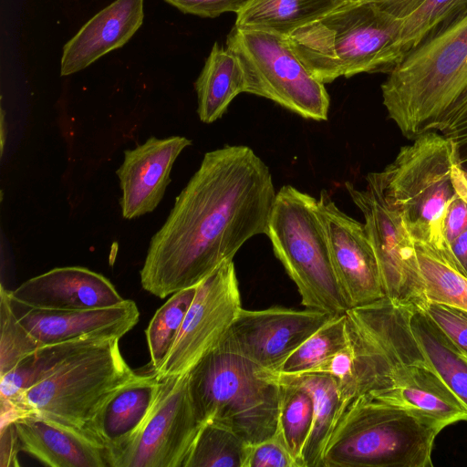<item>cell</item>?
Instances as JSON below:
<instances>
[{"label": "cell", "instance_id": "obj_1", "mask_svg": "<svg viewBox=\"0 0 467 467\" xmlns=\"http://www.w3.org/2000/svg\"><path fill=\"white\" fill-rule=\"evenodd\" d=\"M275 195L268 166L250 147L206 152L151 237L143 289L165 298L197 285L246 241L266 234Z\"/></svg>", "mask_w": 467, "mask_h": 467}, {"label": "cell", "instance_id": "obj_2", "mask_svg": "<svg viewBox=\"0 0 467 467\" xmlns=\"http://www.w3.org/2000/svg\"><path fill=\"white\" fill-rule=\"evenodd\" d=\"M347 325L381 354L388 370L384 388L369 397L421 413L445 427L467 420V408L441 379L418 344L407 306L383 297L351 307Z\"/></svg>", "mask_w": 467, "mask_h": 467}, {"label": "cell", "instance_id": "obj_3", "mask_svg": "<svg viewBox=\"0 0 467 467\" xmlns=\"http://www.w3.org/2000/svg\"><path fill=\"white\" fill-rule=\"evenodd\" d=\"M412 140L384 170L369 174L413 241L449 253L444 219L451 202L467 194V173L453 142L444 135L427 131Z\"/></svg>", "mask_w": 467, "mask_h": 467}, {"label": "cell", "instance_id": "obj_4", "mask_svg": "<svg viewBox=\"0 0 467 467\" xmlns=\"http://www.w3.org/2000/svg\"><path fill=\"white\" fill-rule=\"evenodd\" d=\"M402 20L373 4L342 3L288 36L290 47L324 84L339 77L388 72L402 59L398 41Z\"/></svg>", "mask_w": 467, "mask_h": 467}, {"label": "cell", "instance_id": "obj_5", "mask_svg": "<svg viewBox=\"0 0 467 467\" xmlns=\"http://www.w3.org/2000/svg\"><path fill=\"white\" fill-rule=\"evenodd\" d=\"M467 88V11L410 51L381 85L383 105L410 140L434 127Z\"/></svg>", "mask_w": 467, "mask_h": 467}, {"label": "cell", "instance_id": "obj_6", "mask_svg": "<svg viewBox=\"0 0 467 467\" xmlns=\"http://www.w3.org/2000/svg\"><path fill=\"white\" fill-rule=\"evenodd\" d=\"M444 428L421 413L358 395L337 421L322 467H432L433 443Z\"/></svg>", "mask_w": 467, "mask_h": 467}, {"label": "cell", "instance_id": "obj_7", "mask_svg": "<svg viewBox=\"0 0 467 467\" xmlns=\"http://www.w3.org/2000/svg\"><path fill=\"white\" fill-rule=\"evenodd\" d=\"M199 420L225 426L246 443L274 436L281 386L246 358L216 348L188 371Z\"/></svg>", "mask_w": 467, "mask_h": 467}, {"label": "cell", "instance_id": "obj_8", "mask_svg": "<svg viewBox=\"0 0 467 467\" xmlns=\"http://www.w3.org/2000/svg\"><path fill=\"white\" fill-rule=\"evenodd\" d=\"M266 235L302 305L331 315L351 308L333 267L315 197L284 185L276 192Z\"/></svg>", "mask_w": 467, "mask_h": 467}, {"label": "cell", "instance_id": "obj_9", "mask_svg": "<svg viewBox=\"0 0 467 467\" xmlns=\"http://www.w3.org/2000/svg\"><path fill=\"white\" fill-rule=\"evenodd\" d=\"M119 340L80 353L16 400H1V422L36 413L84 430L98 405L135 374L120 352Z\"/></svg>", "mask_w": 467, "mask_h": 467}, {"label": "cell", "instance_id": "obj_10", "mask_svg": "<svg viewBox=\"0 0 467 467\" xmlns=\"http://www.w3.org/2000/svg\"><path fill=\"white\" fill-rule=\"evenodd\" d=\"M226 48L241 63L245 93L270 99L306 119H327L330 99L325 84L310 73L285 36L234 26Z\"/></svg>", "mask_w": 467, "mask_h": 467}, {"label": "cell", "instance_id": "obj_11", "mask_svg": "<svg viewBox=\"0 0 467 467\" xmlns=\"http://www.w3.org/2000/svg\"><path fill=\"white\" fill-rule=\"evenodd\" d=\"M365 189L345 183L364 217V226L380 272L385 297L423 308L428 303L414 241L400 214L384 199L368 173Z\"/></svg>", "mask_w": 467, "mask_h": 467}, {"label": "cell", "instance_id": "obj_12", "mask_svg": "<svg viewBox=\"0 0 467 467\" xmlns=\"http://www.w3.org/2000/svg\"><path fill=\"white\" fill-rule=\"evenodd\" d=\"M233 260L200 282L176 340L160 369V379L190 371L215 349L242 309Z\"/></svg>", "mask_w": 467, "mask_h": 467}, {"label": "cell", "instance_id": "obj_13", "mask_svg": "<svg viewBox=\"0 0 467 467\" xmlns=\"http://www.w3.org/2000/svg\"><path fill=\"white\" fill-rule=\"evenodd\" d=\"M202 424L191 397L188 372L165 378L141 429L110 467H184Z\"/></svg>", "mask_w": 467, "mask_h": 467}, {"label": "cell", "instance_id": "obj_14", "mask_svg": "<svg viewBox=\"0 0 467 467\" xmlns=\"http://www.w3.org/2000/svg\"><path fill=\"white\" fill-rule=\"evenodd\" d=\"M334 316L306 308H242L217 348L266 370H276L313 333Z\"/></svg>", "mask_w": 467, "mask_h": 467}, {"label": "cell", "instance_id": "obj_15", "mask_svg": "<svg viewBox=\"0 0 467 467\" xmlns=\"http://www.w3.org/2000/svg\"><path fill=\"white\" fill-rule=\"evenodd\" d=\"M337 281L351 307L385 297L378 262L364 223L341 211L326 190L317 199Z\"/></svg>", "mask_w": 467, "mask_h": 467}, {"label": "cell", "instance_id": "obj_16", "mask_svg": "<svg viewBox=\"0 0 467 467\" xmlns=\"http://www.w3.org/2000/svg\"><path fill=\"white\" fill-rule=\"evenodd\" d=\"M190 145L192 140L182 136L150 137L144 143L124 151L123 162L116 173L125 219H134L156 209L171 182L176 159Z\"/></svg>", "mask_w": 467, "mask_h": 467}, {"label": "cell", "instance_id": "obj_17", "mask_svg": "<svg viewBox=\"0 0 467 467\" xmlns=\"http://www.w3.org/2000/svg\"><path fill=\"white\" fill-rule=\"evenodd\" d=\"M11 300L36 309L109 307L125 301L104 275L82 266L53 268L9 291Z\"/></svg>", "mask_w": 467, "mask_h": 467}, {"label": "cell", "instance_id": "obj_18", "mask_svg": "<svg viewBox=\"0 0 467 467\" xmlns=\"http://www.w3.org/2000/svg\"><path fill=\"white\" fill-rule=\"evenodd\" d=\"M161 382L154 373H135L111 391L89 417L84 430L102 445L109 466L141 429Z\"/></svg>", "mask_w": 467, "mask_h": 467}, {"label": "cell", "instance_id": "obj_19", "mask_svg": "<svg viewBox=\"0 0 467 467\" xmlns=\"http://www.w3.org/2000/svg\"><path fill=\"white\" fill-rule=\"evenodd\" d=\"M12 305L19 322L42 346L90 336L121 338L140 318L136 303L130 299L109 307L78 310L29 308L13 301Z\"/></svg>", "mask_w": 467, "mask_h": 467}, {"label": "cell", "instance_id": "obj_20", "mask_svg": "<svg viewBox=\"0 0 467 467\" xmlns=\"http://www.w3.org/2000/svg\"><path fill=\"white\" fill-rule=\"evenodd\" d=\"M20 449L50 467H106L105 450L86 431L36 413L13 421Z\"/></svg>", "mask_w": 467, "mask_h": 467}, {"label": "cell", "instance_id": "obj_21", "mask_svg": "<svg viewBox=\"0 0 467 467\" xmlns=\"http://www.w3.org/2000/svg\"><path fill=\"white\" fill-rule=\"evenodd\" d=\"M143 20L144 0H114L64 45L60 76L81 71L106 54L122 47L140 28Z\"/></svg>", "mask_w": 467, "mask_h": 467}, {"label": "cell", "instance_id": "obj_22", "mask_svg": "<svg viewBox=\"0 0 467 467\" xmlns=\"http://www.w3.org/2000/svg\"><path fill=\"white\" fill-rule=\"evenodd\" d=\"M263 374L277 383L295 385L309 392L314 402V420L302 451L304 467H322L330 436L347 406L336 380L323 374L288 375L262 368Z\"/></svg>", "mask_w": 467, "mask_h": 467}, {"label": "cell", "instance_id": "obj_23", "mask_svg": "<svg viewBox=\"0 0 467 467\" xmlns=\"http://www.w3.org/2000/svg\"><path fill=\"white\" fill-rule=\"evenodd\" d=\"M194 88L200 120L210 124L219 119L233 99L245 92L244 74L237 57L226 47L214 43Z\"/></svg>", "mask_w": 467, "mask_h": 467}, {"label": "cell", "instance_id": "obj_24", "mask_svg": "<svg viewBox=\"0 0 467 467\" xmlns=\"http://www.w3.org/2000/svg\"><path fill=\"white\" fill-rule=\"evenodd\" d=\"M113 338L118 337L90 336L40 347L0 376L1 400H16L25 390L55 374L76 356Z\"/></svg>", "mask_w": 467, "mask_h": 467}, {"label": "cell", "instance_id": "obj_25", "mask_svg": "<svg viewBox=\"0 0 467 467\" xmlns=\"http://www.w3.org/2000/svg\"><path fill=\"white\" fill-rule=\"evenodd\" d=\"M406 306L410 327L425 357L467 408V356L423 309Z\"/></svg>", "mask_w": 467, "mask_h": 467}, {"label": "cell", "instance_id": "obj_26", "mask_svg": "<svg viewBox=\"0 0 467 467\" xmlns=\"http://www.w3.org/2000/svg\"><path fill=\"white\" fill-rule=\"evenodd\" d=\"M342 3L338 0H250L234 26L288 36Z\"/></svg>", "mask_w": 467, "mask_h": 467}, {"label": "cell", "instance_id": "obj_27", "mask_svg": "<svg viewBox=\"0 0 467 467\" xmlns=\"http://www.w3.org/2000/svg\"><path fill=\"white\" fill-rule=\"evenodd\" d=\"M414 244L428 302L467 310V277L451 254L423 243Z\"/></svg>", "mask_w": 467, "mask_h": 467}, {"label": "cell", "instance_id": "obj_28", "mask_svg": "<svg viewBox=\"0 0 467 467\" xmlns=\"http://www.w3.org/2000/svg\"><path fill=\"white\" fill-rule=\"evenodd\" d=\"M197 285L172 294L151 317L145 330L151 373L160 369L171 349L195 296Z\"/></svg>", "mask_w": 467, "mask_h": 467}, {"label": "cell", "instance_id": "obj_29", "mask_svg": "<svg viewBox=\"0 0 467 467\" xmlns=\"http://www.w3.org/2000/svg\"><path fill=\"white\" fill-rule=\"evenodd\" d=\"M247 445L230 429L208 420L201 427L184 467H244Z\"/></svg>", "mask_w": 467, "mask_h": 467}, {"label": "cell", "instance_id": "obj_30", "mask_svg": "<svg viewBox=\"0 0 467 467\" xmlns=\"http://www.w3.org/2000/svg\"><path fill=\"white\" fill-rule=\"evenodd\" d=\"M278 384L281 386V395L276 432L299 466L304 467L302 451L313 425V399L303 388Z\"/></svg>", "mask_w": 467, "mask_h": 467}, {"label": "cell", "instance_id": "obj_31", "mask_svg": "<svg viewBox=\"0 0 467 467\" xmlns=\"http://www.w3.org/2000/svg\"><path fill=\"white\" fill-rule=\"evenodd\" d=\"M348 344L346 315L334 316L308 337L276 370L272 371L304 374Z\"/></svg>", "mask_w": 467, "mask_h": 467}, {"label": "cell", "instance_id": "obj_32", "mask_svg": "<svg viewBox=\"0 0 467 467\" xmlns=\"http://www.w3.org/2000/svg\"><path fill=\"white\" fill-rule=\"evenodd\" d=\"M467 11V0H425L401 23L398 47L403 57Z\"/></svg>", "mask_w": 467, "mask_h": 467}, {"label": "cell", "instance_id": "obj_33", "mask_svg": "<svg viewBox=\"0 0 467 467\" xmlns=\"http://www.w3.org/2000/svg\"><path fill=\"white\" fill-rule=\"evenodd\" d=\"M42 345L19 322L9 291H0V376L14 368L21 360Z\"/></svg>", "mask_w": 467, "mask_h": 467}, {"label": "cell", "instance_id": "obj_34", "mask_svg": "<svg viewBox=\"0 0 467 467\" xmlns=\"http://www.w3.org/2000/svg\"><path fill=\"white\" fill-rule=\"evenodd\" d=\"M304 374H323L333 378L343 400L348 404L358 395L355 355L350 342Z\"/></svg>", "mask_w": 467, "mask_h": 467}, {"label": "cell", "instance_id": "obj_35", "mask_svg": "<svg viewBox=\"0 0 467 467\" xmlns=\"http://www.w3.org/2000/svg\"><path fill=\"white\" fill-rule=\"evenodd\" d=\"M434 131L453 142L460 164L467 173V88L441 114Z\"/></svg>", "mask_w": 467, "mask_h": 467}, {"label": "cell", "instance_id": "obj_36", "mask_svg": "<svg viewBox=\"0 0 467 467\" xmlns=\"http://www.w3.org/2000/svg\"><path fill=\"white\" fill-rule=\"evenodd\" d=\"M244 467H300L283 439L275 432L271 438L247 445Z\"/></svg>", "mask_w": 467, "mask_h": 467}, {"label": "cell", "instance_id": "obj_37", "mask_svg": "<svg viewBox=\"0 0 467 467\" xmlns=\"http://www.w3.org/2000/svg\"><path fill=\"white\" fill-rule=\"evenodd\" d=\"M421 309L467 356V310L435 302H428Z\"/></svg>", "mask_w": 467, "mask_h": 467}, {"label": "cell", "instance_id": "obj_38", "mask_svg": "<svg viewBox=\"0 0 467 467\" xmlns=\"http://www.w3.org/2000/svg\"><path fill=\"white\" fill-rule=\"evenodd\" d=\"M183 14L216 17L227 12L239 13L250 0H163Z\"/></svg>", "mask_w": 467, "mask_h": 467}, {"label": "cell", "instance_id": "obj_39", "mask_svg": "<svg viewBox=\"0 0 467 467\" xmlns=\"http://www.w3.org/2000/svg\"><path fill=\"white\" fill-rule=\"evenodd\" d=\"M20 442L14 422L1 426V466H19Z\"/></svg>", "mask_w": 467, "mask_h": 467}, {"label": "cell", "instance_id": "obj_40", "mask_svg": "<svg viewBox=\"0 0 467 467\" xmlns=\"http://www.w3.org/2000/svg\"><path fill=\"white\" fill-rule=\"evenodd\" d=\"M354 1V0H353ZM363 3H369L377 5L387 14L397 19L403 20L416 9H418L425 0H357Z\"/></svg>", "mask_w": 467, "mask_h": 467}, {"label": "cell", "instance_id": "obj_41", "mask_svg": "<svg viewBox=\"0 0 467 467\" xmlns=\"http://www.w3.org/2000/svg\"><path fill=\"white\" fill-rule=\"evenodd\" d=\"M338 1L341 3H345V2L353 1V0H338Z\"/></svg>", "mask_w": 467, "mask_h": 467}]
</instances>
